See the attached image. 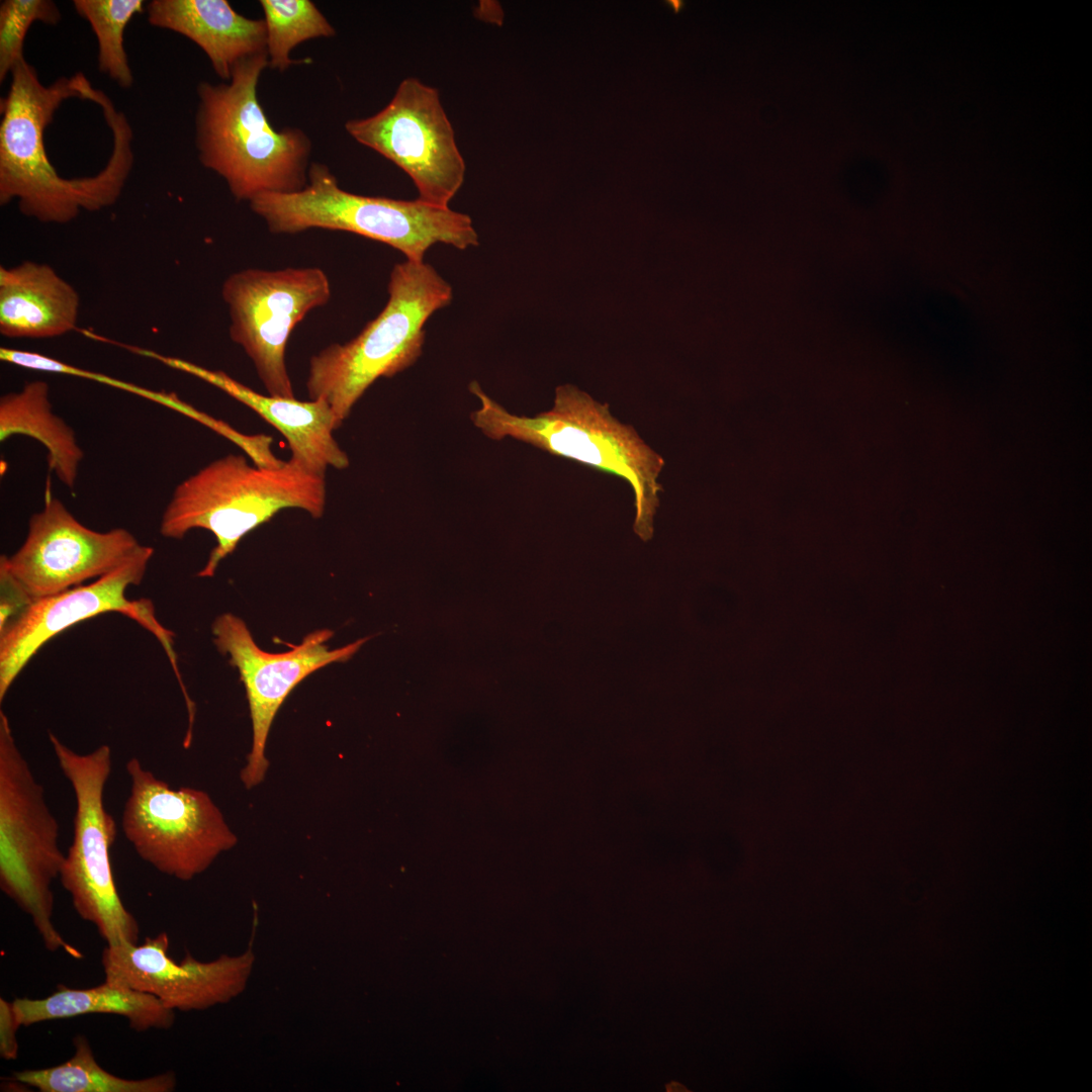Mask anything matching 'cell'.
Instances as JSON below:
<instances>
[{
  "instance_id": "14",
  "label": "cell",
  "mask_w": 1092,
  "mask_h": 1092,
  "mask_svg": "<svg viewBox=\"0 0 1092 1092\" xmlns=\"http://www.w3.org/2000/svg\"><path fill=\"white\" fill-rule=\"evenodd\" d=\"M142 544L127 530L94 531L58 498L47 496L28 521L22 545L2 555L7 571L31 598L53 596L101 577L124 563Z\"/></svg>"
},
{
  "instance_id": "26",
  "label": "cell",
  "mask_w": 1092,
  "mask_h": 1092,
  "mask_svg": "<svg viewBox=\"0 0 1092 1092\" xmlns=\"http://www.w3.org/2000/svg\"><path fill=\"white\" fill-rule=\"evenodd\" d=\"M21 1026L16 1016L13 1003L0 999V1056L5 1060H15L18 1056L17 1029Z\"/></svg>"
},
{
  "instance_id": "3",
  "label": "cell",
  "mask_w": 1092,
  "mask_h": 1092,
  "mask_svg": "<svg viewBox=\"0 0 1092 1092\" xmlns=\"http://www.w3.org/2000/svg\"><path fill=\"white\" fill-rule=\"evenodd\" d=\"M268 54L235 65L230 81L197 85L195 144L200 163L225 181L238 201L292 193L308 182L312 144L297 127L275 129L258 99Z\"/></svg>"
},
{
  "instance_id": "9",
  "label": "cell",
  "mask_w": 1092,
  "mask_h": 1092,
  "mask_svg": "<svg viewBox=\"0 0 1092 1092\" xmlns=\"http://www.w3.org/2000/svg\"><path fill=\"white\" fill-rule=\"evenodd\" d=\"M129 793L121 829L136 854L158 872L190 881L237 844V836L209 795L171 788L136 757L125 764Z\"/></svg>"
},
{
  "instance_id": "7",
  "label": "cell",
  "mask_w": 1092,
  "mask_h": 1092,
  "mask_svg": "<svg viewBox=\"0 0 1092 1092\" xmlns=\"http://www.w3.org/2000/svg\"><path fill=\"white\" fill-rule=\"evenodd\" d=\"M64 859L59 824L44 789L19 749L8 717L0 711V888L30 916L48 950L64 949L82 959L53 923L51 885Z\"/></svg>"
},
{
  "instance_id": "20",
  "label": "cell",
  "mask_w": 1092,
  "mask_h": 1092,
  "mask_svg": "<svg viewBox=\"0 0 1092 1092\" xmlns=\"http://www.w3.org/2000/svg\"><path fill=\"white\" fill-rule=\"evenodd\" d=\"M22 435L48 451L50 469L69 488L75 486L84 452L74 430L53 411L49 384L27 382L20 390L0 398V441Z\"/></svg>"
},
{
  "instance_id": "8",
  "label": "cell",
  "mask_w": 1092,
  "mask_h": 1092,
  "mask_svg": "<svg viewBox=\"0 0 1092 1092\" xmlns=\"http://www.w3.org/2000/svg\"><path fill=\"white\" fill-rule=\"evenodd\" d=\"M49 740L76 801L73 840L65 854L60 882L70 894L77 914L96 927L107 945L136 944L139 923L122 903L111 866L116 823L104 804L105 786L112 770L111 748L102 744L88 753H78L52 732Z\"/></svg>"
},
{
  "instance_id": "16",
  "label": "cell",
  "mask_w": 1092,
  "mask_h": 1092,
  "mask_svg": "<svg viewBox=\"0 0 1092 1092\" xmlns=\"http://www.w3.org/2000/svg\"><path fill=\"white\" fill-rule=\"evenodd\" d=\"M139 350L141 355L152 357L212 384L256 412L286 438L291 451L288 462L296 468L325 477L329 467L341 470L349 466L347 453L333 437V432L341 426L325 400L300 401L295 397L264 395L223 371L210 370L182 359Z\"/></svg>"
},
{
  "instance_id": "23",
  "label": "cell",
  "mask_w": 1092,
  "mask_h": 1092,
  "mask_svg": "<svg viewBox=\"0 0 1092 1092\" xmlns=\"http://www.w3.org/2000/svg\"><path fill=\"white\" fill-rule=\"evenodd\" d=\"M76 12L92 27L98 41V68L122 88L133 84L123 33L131 18L146 11L143 0H75Z\"/></svg>"
},
{
  "instance_id": "12",
  "label": "cell",
  "mask_w": 1092,
  "mask_h": 1092,
  "mask_svg": "<svg viewBox=\"0 0 1092 1092\" xmlns=\"http://www.w3.org/2000/svg\"><path fill=\"white\" fill-rule=\"evenodd\" d=\"M154 548L141 545L124 563L96 578L62 593L33 600L0 630V702L38 650L58 634L90 618L119 613L153 634L167 653L183 686L174 651V634L156 618L151 600H129L126 589L139 585Z\"/></svg>"
},
{
  "instance_id": "1",
  "label": "cell",
  "mask_w": 1092,
  "mask_h": 1092,
  "mask_svg": "<svg viewBox=\"0 0 1092 1092\" xmlns=\"http://www.w3.org/2000/svg\"><path fill=\"white\" fill-rule=\"evenodd\" d=\"M0 112V203L16 200L20 212L44 223H68L81 210L95 211L118 199L133 166L132 129L122 112L105 120L113 149L97 174L64 178L50 162L44 130L61 103L71 97L87 99L91 83L82 73L43 85L36 69L24 58L11 71Z\"/></svg>"
},
{
  "instance_id": "6",
  "label": "cell",
  "mask_w": 1092,
  "mask_h": 1092,
  "mask_svg": "<svg viewBox=\"0 0 1092 1092\" xmlns=\"http://www.w3.org/2000/svg\"><path fill=\"white\" fill-rule=\"evenodd\" d=\"M387 288L384 308L359 335L309 360L308 396L325 400L340 426L378 378L392 377L420 358L425 324L453 297L451 285L424 262L395 264Z\"/></svg>"
},
{
  "instance_id": "24",
  "label": "cell",
  "mask_w": 1092,
  "mask_h": 1092,
  "mask_svg": "<svg viewBox=\"0 0 1092 1092\" xmlns=\"http://www.w3.org/2000/svg\"><path fill=\"white\" fill-rule=\"evenodd\" d=\"M62 15L51 0H4L0 5V81L23 57V41L35 21L57 24Z\"/></svg>"
},
{
  "instance_id": "22",
  "label": "cell",
  "mask_w": 1092,
  "mask_h": 1092,
  "mask_svg": "<svg viewBox=\"0 0 1092 1092\" xmlns=\"http://www.w3.org/2000/svg\"><path fill=\"white\" fill-rule=\"evenodd\" d=\"M267 35L269 67L286 71L295 63L293 48L302 41L333 37L334 26L309 0H261Z\"/></svg>"
},
{
  "instance_id": "11",
  "label": "cell",
  "mask_w": 1092,
  "mask_h": 1092,
  "mask_svg": "<svg viewBox=\"0 0 1092 1092\" xmlns=\"http://www.w3.org/2000/svg\"><path fill=\"white\" fill-rule=\"evenodd\" d=\"M345 129L404 171L426 203L449 207L464 182L465 162L439 91L417 78L403 79L384 108L348 120Z\"/></svg>"
},
{
  "instance_id": "18",
  "label": "cell",
  "mask_w": 1092,
  "mask_h": 1092,
  "mask_svg": "<svg viewBox=\"0 0 1092 1092\" xmlns=\"http://www.w3.org/2000/svg\"><path fill=\"white\" fill-rule=\"evenodd\" d=\"M80 296L48 264L23 261L0 267V333L10 339H47L76 329Z\"/></svg>"
},
{
  "instance_id": "5",
  "label": "cell",
  "mask_w": 1092,
  "mask_h": 1092,
  "mask_svg": "<svg viewBox=\"0 0 1092 1092\" xmlns=\"http://www.w3.org/2000/svg\"><path fill=\"white\" fill-rule=\"evenodd\" d=\"M250 207L273 234L325 229L357 234L423 262L437 243L459 250L478 245L469 215L420 199L401 200L354 194L342 189L330 168L311 163L306 186L292 193H262Z\"/></svg>"
},
{
  "instance_id": "15",
  "label": "cell",
  "mask_w": 1092,
  "mask_h": 1092,
  "mask_svg": "<svg viewBox=\"0 0 1092 1092\" xmlns=\"http://www.w3.org/2000/svg\"><path fill=\"white\" fill-rule=\"evenodd\" d=\"M168 950L165 932L146 937L142 944L107 945L101 953L105 981L151 994L171 1010H204L242 994L256 962L251 946L209 962L187 952L177 963Z\"/></svg>"
},
{
  "instance_id": "17",
  "label": "cell",
  "mask_w": 1092,
  "mask_h": 1092,
  "mask_svg": "<svg viewBox=\"0 0 1092 1092\" xmlns=\"http://www.w3.org/2000/svg\"><path fill=\"white\" fill-rule=\"evenodd\" d=\"M146 12L150 24L180 33L201 48L225 82L237 63L267 52L264 19L245 17L225 0H153Z\"/></svg>"
},
{
  "instance_id": "13",
  "label": "cell",
  "mask_w": 1092,
  "mask_h": 1092,
  "mask_svg": "<svg viewBox=\"0 0 1092 1092\" xmlns=\"http://www.w3.org/2000/svg\"><path fill=\"white\" fill-rule=\"evenodd\" d=\"M211 631L215 647L238 669L247 692L253 742L241 780L251 789L265 779L269 765L265 754L268 734L287 696L317 669L349 660L371 637L330 649L326 643L334 632L322 629L307 634L289 651L269 653L256 644L246 623L234 614L216 617Z\"/></svg>"
},
{
  "instance_id": "21",
  "label": "cell",
  "mask_w": 1092,
  "mask_h": 1092,
  "mask_svg": "<svg viewBox=\"0 0 1092 1092\" xmlns=\"http://www.w3.org/2000/svg\"><path fill=\"white\" fill-rule=\"evenodd\" d=\"M74 1054L66 1062L46 1069L13 1073L16 1082L40 1092H171L176 1088L173 1072L144 1079H125L103 1069L84 1035L74 1039Z\"/></svg>"
},
{
  "instance_id": "25",
  "label": "cell",
  "mask_w": 1092,
  "mask_h": 1092,
  "mask_svg": "<svg viewBox=\"0 0 1092 1092\" xmlns=\"http://www.w3.org/2000/svg\"><path fill=\"white\" fill-rule=\"evenodd\" d=\"M0 630L9 621L20 614L31 602V598L19 583L4 569L0 568Z\"/></svg>"
},
{
  "instance_id": "2",
  "label": "cell",
  "mask_w": 1092,
  "mask_h": 1092,
  "mask_svg": "<svg viewBox=\"0 0 1092 1092\" xmlns=\"http://www.w3.org/2000/svg\"><path fill=\"white\" fill-rule=\"evenodd\" d=\"M469 391L480 401L470 419L487 438L510 437L626 480L634 496L633 530L642 541L651 540L665 462L633 426L612 415L608 403L563 384L556 387L549 411L527 417L508 412L477 381L469 384Z\"/></svg>"
},
{
  "instance_id": "10",
  "label": "cell",
  "mask_w": 1092,
  "mask_h": 1092,
  "mask_svg": "<svg viewBox=\"0 0 1092 1092\" xmlns=\"http://www.w3.org/2000/svg\"><path fill=\"white\" fill-rule=\"evenodd\" d=\"M221 296L229 308L230 337L252 360L269 395L293 398L286 346L296 325L330 300L326 273L316 267L246 269L224 280Z\"/></svg>"
},
{
  "instance_id": "4",
  "label": "cell",
  "mask_w": 1092,
  "mask_h": 1092,
  "mask_svg": "<svg viewBox=\"0 0 1092 1092\" xmlns=\"http://www.w3.org/2000/svg\"><path fill=\"white\" fill-rule=\"evenodd\" d=\"M325 477L288 461L279 467L251 466L243 455L229 454L179 483L162 515L160 533L182 539L192 529L209 531L216 540L199 577H211L242 538L284 509H300L322 518Z\"/></svg>"
},
{
  "instance_id": "19",
  "label": "cell",
  "mask_w": 1092,
  "mask_h": 1092,
  "mask_svg": "<svg viewBox=\"0 0 1092 1092\" xmlns=\"http://www.w3.org/2000/svg\"><path fill=\"white\" fill-rule=\"evenodd\" d=\"M12 1003L21 1026L90 1014L122 1016L136 1032L168 1029L175 1022L174 1010L155 996L107 981L85 989L59 986L48 997L16 998Z\"/></svg>"
}]
</instances>
